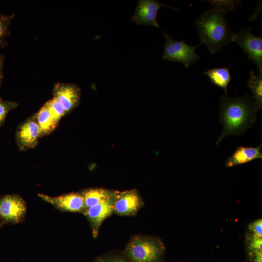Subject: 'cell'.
Wrapping results in <instances>:
<instances>
[{
  "label": "cell",
  "mask_w": 262,
  "mask_h": 262,
  "mask_svg": "<svg viewBox=\"0 0 262 262\" xmlns=\"http://www.w3.org/2000/svg\"><path fill=\"white\" fill-rule=\"evenodd\" d=\"M258 110L247 96L234 98L222 97L219 120L224 129L216 145L228 135L238 136L244 133L256 122Z\"/></svg>",
  "instance_id": "1"
},
{
  "label": "cell",
  "mask_w": 262,
  "mask_h": 262,
  "mask_svg": "<svg viewBox=\"0 0 262 262\" xmlns=\"http://www.w3.org/2000/svg\"><path fill=\"white\" fill-rule=\"evenodd\" d=\"M224 15L213 9L204 12L196 20L201 43L205 44L212 54L221 51L231 41L233 33Z\"/></svg>",
  "instance_id": "2"
},
{
  "label": "cell",
  "mask_w": 262,
  "mask_h": 262,
  "mask_svg": "<svg viewBox=\"0 0 262 262\" xmlns=\"http://www.w3.org/2000/svg\"><path fill=\"white\" fill-rule=\"evenodd\" d=\"M163 248L158 240L150 237L135 236L128 244L127 253L133 262H155Z\"/></svg>",
  "instance_id": "3"
},
{
  "label": "cell",
  "mask_w": 262,
  "mask_h": 262,
  "mask_svg": "<svg viewBox=\"0 0 262 262\" xmlns=\"http://www.w3.org/2000/svg\"><path fill=\"white\" fill-rule=\"evenodd\" d=\"M165 44L164 47L163 60L181 63L188 67L199 59V55L196 49L201 43L192 46L184 41H177L164 32Z\"/></svg>",
  "instance_id": "4"
},
{
  "label": "cell",
  "mask_w": 262,
  "mask_h": 262,
  "mask_svg": "<svg viewBox=\"0 0 262 262\" xmlns=\"http://www.w3.org/2000/svg\"><path fill=\"white\" fill-rule=\"evenodd\" d=\"M251 28L242 29L238 33H233L231 41L236 42L244 52L262 73V38L254 35Z\"/></svg>",
  "instance_id": "5"
},
{
  "label": "cell",
  "mask_w": 262,
  "mask_h": 262,
  "mask_svg": "<svg viewBox=\"0 0 262 262\" xmlns=\"http://www.w3.org/2000/svg\"><path fill=\"white\" fill-rule=\"evenodd\" d=\"M40 138V130L34 115L27 118L17 127L16 133V142L21 151L34 148Z\"/></svg>",
  "instance_id": "6"
},
{
  "label": "cell",
  "mask_w": 262,
  "mask_h": 262,
  "mask_svg": "<svg viewBox=\"0 0 262 262\" xmlns=\"http://www.w3.org/2000/svg\"><path fill=\"white\" fill-rule=\"evenodd\" d=\"M167 7L177 11L178 10L168 6L155 0H139L131 21L139 25L152 26L159 28L157 22V13L162 7Z\"/></svg>",
  "instance_id": "7"
},
{
  "label": "cell",
  "mask_w": 262,
  "mask_h": 262,
  "mask_svg": "<svg viewBox=\"0 0 262 262\" xmlns=\"http://www.w3.org/2000/svg\"><path fill=\"white\" fill-rule=\"evenodd\" d=\"M52 93L53 98L62 105L66 114L80 103L81 89L74 83L56 82L53 86Z\"/></svg>",
  "instance_id": "8"
},
{
  "label": "cell",
  "mask_w": 262,
  "mask_h": 262,
  "mask_svg": "<svg viewBox=\"0 0 262 262\" xmlns=\"http://www.w3.org/2000/svg\"><path fill=\"white\" fill-rule=\"evenodd\" d=\"M143 205L135 190L124 192L115 191L113 201V212L122 215H133Z\"/></svg>",
  "instance_id": "9"
},
{
  "label": "cell",
  "mask_w": 262,
  "mask_h": 262,
  "mask_svg": "<svg viewBox=\"0 0 262 262\" xmlns=\"http://www.w3.org/2000/svg\"><path fill=\"white\" fill-rule=\"evenodd\" d=\"M26 212L24 201L17 195H7L0 199V217L5 221L18 223Z\"/></svg>",
  "instance_id": "10"
},
{
  "label": "cell",
  "mask_w": 262,
  "mask_h": 262,
  "mask_svg": "<svg viewBox=\"0 0 262 262\" xmlns=\"http://www.w3.org/2000/svg\"><path fill=\"white\" fill-rule=\"evenodd\" d=\"M38 196L63 211L83 213L85 209L84 198L82 194L70 193L55 197L43 194H39Z\"/></svg>",
  "instance_id": "11"
},
{
  "label": "cell",
  "mask_w": 262,
  "mask_h": 262,
  "mask_svg": "<svg viewBox=\"0 0 262 262\" xmlns=\"http://www.w3.org/2000/svg\"><path fill=\"white\" fill-rule=\"evenodd\" d=\"M114 196L95 206L84 210L83 212L90 223L92 234L94 238L97 236L99 228L103 221L114 212L113 209Z\"/></svg>",
  "instance_id": "12"
},
{
  "label": "cell",
  "mask_w": 262,
  "mask_h": 262,
  "mask_svg": "<svg viewBox=\"0 0 262 262\" xmlns=\"http://www.w3.org/2000/svg\"><path fill=\"white\" fill-rule=\"evenodd\" d=\"M262 143L255 147H238L225 162L227 167L245 164L257 159H262Z\"/></svg>",
  "instance_id": "13"
},
{
  "label": "cell",
  "mask_w": 262,
  "mask_h": 262,
  "mask_svg": "<svg viewBox=\"0 0 262 262\" xmlns=\"http://www.w3.org/2000/svg\"><path fill=\"white\" fill-rule=\"evenodd\" d=\"M33 115L39 126L40 138L49 135L56 128L46 102Z\"/></svg>",
  "instance_id": "14"
},
{
  "label": "cell",
  "mask_w": 262,
  "mask_h": 262,
  "mask_svg": "<svg viewBox=\"0 0 262 262\" xmlns=\"http://www.w3.org/2000/svg\"><path fill=\"white\" fill-rule=\"evenodd\" d=\"M114 193L115 191L103 188H92L85 190L82 194L84 198V210L111 197Z\"/></svg>",
  "instance_id": "15"
},
{
  "label": "cell",
  "mask_w": 262,
  "mask_h": 262,
  "mask_svg": "<svg viewBox=\"0 0 262 262\" xmlns=\"http://www.w3.org/2000/svg\"><path fill=\"white\" fill-rule=\"evenodd\" d=\"M214 85L222 88L228 96L227 87L231 80L229 67L213 68L204 72Z\"/></svg>",
  "instance_id": "16"
},
{
  "label": "cell",
  "mask_w": 262,
  "mask_h": 262,
  "mask_svg": "<svg viewBox=\"0 0 262 262\" xmlns=\"http://www.w3.org/2000/svg\"><path fill=\"white\" fill-rule=\"evenodd\" d=\"M247 85L252 93L251 98L256 108L262 107V73L256 75L253 71L250 72Z\"/></svg>",
  "instance_id": "17"
},
{
  "label": "cell",
  "mask_w": 262,
  "mask_h": 262,
  "mask_svg": "<svg viewBox=\"0 0 262 262\" xmlns=\"http://www.w3.org/2000/svg\"><path fill=\"white\" fill-rule=\"evenodd\" d=\"M15 14L4 15L0 13V46L4 47L7 45L5 38L10 34V25Z\"/></svg>",
  "instance_id": "18"
},
{
  "label": "cell",
  "mask_w": 262,
  "mask_h": 262,
  "mask_svg": "<svg viewBox=\"0 0 262 262\" xmlns=\"http://www.w3.org/2000/svg\"><path fill=\"white\" fill-rule=\"evenodd\" d=\"M46 103L52 119L57 126L62 117L66 115L65 110L62 105L53 98Z\"/></svg>",
  "instance_id": "19"
},
{
  "label": "cell",
  "mask_w": 262,
  "mask_h": 262,
  "mask_svg": "<svg viewBox=\"0 0 262 262\" xmlns=\"http://www.w3.org/2000/svg\"><path fill=\"white\" fill-rule=\"evenodd\" d=\"M17 106V102L4 100L0 97V128L3 124L8 114Z\"/></svg>",
  "instance_id": "20"
},
{
  "label": "cell",
  "mask_w": 262,
  "mask_h": 262,
  "mask_svg": "<svg viewBox=\"0 0 262 262\" xmlns=\"http://www.w3.org/2000/svg\"><path fill=\"white\" fill-rule=\"evenodd\" d=\"M213 7V9L220 11L223 13L232 10L237 7L238 2L237 1H209Z\"/></svg>",
  "instance_id": "21"
},
{
  "label": "cell",
  "mask_w": 262,
  "mask_h": 262,
  "mask_svg": "<svg viewBox=\"0 0 262 262\" xmlns=\"http://www.w3.org/2000/svg\"><path fill=\"white\" fill-rule=\"evenodd\" d=\"M249 247L254 253L262 251V238L251 234L249 237Z\"/></svg>",
  "instance_id": "22"
},
{
  "label": "cell",
  "mask_w": 262,
  "mask_h": 262,
  "mask_svg": "<svg viewBox=\"0 0 262 262\" xmlns=\"http://www.w3.org/2000/svg\"><path fill=\"white\" fill-rule=\"evenodd\" d=\"M249 229L252 233V235L260 238L262 236V219L257 220L249 226Z\"/></svg>",
  "instance_id": "23"
},
{
  "label": "cell",
  "mask_w": 262,
  "mask_h": 262,
  "mask_svg": "<svg viewBox=\"0 0 262 262\" xmlns=\"http://www.w3.org/2000/svg\"><path fill=\"white\" fill-rule=\"evenodd\" d=\"M4 59L5 56L3 54L0 53V87L1 85V82L3 78Z\"/></svg>",
  "instance_id": "24"
},
{
  "label": "cell",
  "mask_w": 262,
  "mask_h": 262,
  "mask_svg": "<svg viewBox=\"0 0 262 262\" xmlns=\"http://www.w3.org/2000/svg\"><path fill=\"white\" fill-rule=\"evenodd\" d=\"M96 262H125L123 260L119 258L99 259Z\"/></svg>",
  "instance_id": "25"
},
{
  "label": "cell",
  "mask_w": 262,
  "mask_h": 262,
  "mask_svg": "<svg viewBox=\"0 0 262 262\" xmlns=\"http://www.w3.org/2000/svg\"><path fill=\"white\" fill-rule=\"evenodd\" d=\"M255 255L254 262H262V251L254 253Z\"/></svg>",
  "instance_id": "26"
}]
</instances>
